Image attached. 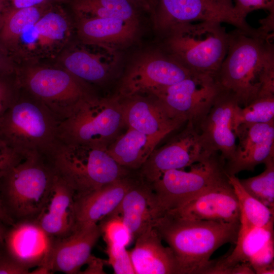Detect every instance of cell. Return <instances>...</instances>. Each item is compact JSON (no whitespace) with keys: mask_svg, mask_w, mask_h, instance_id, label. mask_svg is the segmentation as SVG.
<instances>
[{"mask_svg":"<svg viewBox=\"0 0 274 274\" xmlns=\"http://www.w3.org/2000/svg\"><path fill=\"white\" fill-rule=\"evenodd\" d=\"M228 33L226 55L216 75L221 90L245 106L259 94H274L273 36L235 28Z\"/></svg>","mask_w":274,"mask_h":274,"instance_id":"1","label":"cell"},{"mask_svg":"<svg viewBox=\"0 0 274 274\" xmlns=\"http://www.w3.org/2000/svg\"><path fill=\"white\" fill-rule=\"evenodd\" d=\"M240 222L223 223L185 219L165 212L154 228L172 249L180 274L208 273L213 253L222 245L235 244Z\"/></svg>","mask_w":274,"mask_h":274,"instance_id":"2","label":"cell"},{"mask_svg":"<svg viewBox=\"0 0 274 274\" xmlns=\"http://www.w3.org/2000/svg\"><path fill=\"white\" fill-rule=\"evenodd\" d=\"M60 121L40 101L20 87L0 117V139L23 157H44L58 143Z\"/></svg>","mask_w":274,"mask_h":274,"instance_id":"3","label":"cell"},{"mask_svg":"<svg viewBox=\"0 0 274 274\" xmlns=\"http://www.w3.org/2000/svg\"><path fill=\"white\" fill-rule=\"evenodd\" d=\"M160 49L192 73L216 75L226 55L228 33L221 23L188 22L159 34Z\"/></svg>","mask_w":274,"mask_h":274,"instance_id":"4","label":"cell"},{"mask_svg":"<svg viewBox=\"0 0 274 274\" xmlns=\"http://www.w3.org/2000/svg\"><path fill=\"white\" fill-rule=\"evenodd\" d=\"M44 158L55 174L74 191L87 193L131 174L108 153L107 148L58 142Z\"/></svg>","mask_w":274,"mask_h":274,"instance_id":"5","label":"cell"},{"mask_svg":"<svg viewBox=\"0 0 274 274\" xmlns=\"http://www.w3.org/2000/svg\"><path fill=\"white\" fill-rule=\"evenodd\" d=\"M19 86L43 103L60 121L82 100L96 95L91 84L50 62L16 63Z\"/></svg>","mask_w":274,"mask_h":274,"instance_id":"6","label":"cell"},{"mask_svg":"<svg viewBox=\"0 0 274 274\" xmlns=\"http://www.w3.org/2000/svg\"><path fill=\"white\" fill-rule=\"evenodd\" d=\"M120 97L84 99L58 127L59 142L107 148L124 125Z\"/></svg>","mask_w":274,"mask_h":274,"instance_id":"7","label":"cell"},{"mask_svg":"<svg viewBox=\"0 0 274 274\" xmlns=\"http://www.w3.org/2000/svg\"><path fill=\"white\" fill-rule=\"evenodd\" d=\"M55 174L39 155L24 157L1 179L6 203L19 218L39 215L45 207Z\"/></svg>","mask_w":274,"mask_h":274,"instance_id":"8","label":"cell"},{"mask_svg":"<svg viewBox=\"0 0 274 274\" xmlns=\"http://www.w3.org/2000/svg\"><path fill=\"white\" fill-rule=\"evenodd\" d=\"M224 159L216 153L185 169L168 170L150 184L157 218L228 180Z\"/></svg>","mask_w":274,"mask_h":274,"instance_id":"9","label":"cell"},{"mask_svg":"<svg viewBox=\"0 0 274 274\" xmlns=\"http://www.w3.org/2000/svg\"><path fill=\"white\" fill-rule=\"evenodd\" d=\"M75 40L71 11L65 5H54L25 29L12 59L16 63L51 62Z\"/></svg>","mask_w":274,"mask_h":274,"instance_id":"10","label":"cell"},{"mask_svg":"<svg viewBox=\"0 0 274 274\" xmlns=\"http://www.w3.org/2000/svg\"><path fill=\"white\" fill-rule=\"evenodd\" d=\"M220 91L215 76L192 73L175 84L149 94L161 102L171 117L183 123L191 122L197 128Z\"/></svg>","mask_w":274,"mask_h":274,"instance_id":"11","label":"cell"},{"mask_svg":"<svg viewBox=\"0 0 274 274\" xmlns=\"http://www.w3.org/2000/svg\"><path fill=\"white\" fill-rule=\"evenodd\" d=\"M151 17L158 34L173 25L195 21L224 22L249 33L256 31L237 12L233 0H156Z\"/></svg>","mask_w":274,"mask_h":274,"instance_id":"12","label":"cell"},{"mask_svg":"<svg viewBox=\"0 0 274 274\" xmlns=\"http://www.w3.org/2000/svg\"><path fill=\"white\" fill-rule=\"evenodd\" d=\"M192 73L162 49L142 53L132 60L119 85L122 97H128L175 84Z\"/></svg>","mask_w":274,"mask_h":274,"instance_id":"13","label":"cell"},{"mask_svg":"<svg viewBox=\"0 0 274 274\" xmlns=\"http://www.w3.org/2000/svg\"><path fill=\"white\" fill-rule=\"evenodd\" d=\"M217 153V152H216ZM206 146L198 130L191 122L164 146L154 149L139 169V176L151 184L163 173L184 169L214 153Z\"/></svg>","mask_w":274,"mask_h":274,"instance_id":"14","label":"cell"},{"mask_svg":"<svg viewBox=\"0 0 274 274\" xmlns=\"http://www.w3.org/2000/svg\"><path fill=\"white\" fill-rule=\"evenodd\" d=\"M166 212L185 219L223 223L240 222L241 218L239 204L228 179Z\"/></svg>","mask_w":274,"mask_h":274,"instance_id":"15","label":"cell"},{"mask_svg":"<svg viewBox=\"0 0 274 274\" xmlns=\"http://www.w3.org/2000/svg\"><path fill=\"white\" fill-rule=\"evenodd\" d=\"M118 61L116 51L99 47L97 52L92 51L75 40L50 63L91 85L107 81L116 69Z\"/></svg>","mask_w":274,"mask_h":274,"instance_id":"16","label":"cell"},{"mask_svg":"<svg viewBox=\"0 0 274 274\" xmlns=\"http://www.w3.org/2000/svg\"><path fill=\"white\" fill-rule=\"evenodd\" d=\"M235 132L238 143L232 157L225 165L227 175L254 170L256 166L273 157L274 121L241 124Z\"/></svg>","mask_w":274,"mask_h":274,"instance_id":"17","label":"cell"},{"mask_svg":"<svg viewBox=\"0 0 274 274\" xmlns=\"http://www.w3.org/2000/svg\"><path fill=\"white\" fill-rule=\"evenodd\" d=\"M4 239L6 253L19 264L28 270L46 266L51 270L49 263L54 238L37 221L15 225Z\"/></svg>","mask_w":274,"mask_h":274,"instance_id":"18","label":"cell"},{"mask_svg":"<svg viewBox=\"0 0 274 274\" xmlns=\"http://www.w3.org/2000/svg\"><path fill=\"white\" fill-rule=\"evenodd\" d=\"M237 104L233 94L221 89L197 127L207 148L212 152L219 153L224 160H228L232 157L236 146L237 138L232 119Z\"/></svg>","mask_w":274,"mask_h":274,"instance_id":"19","label":"cell"},{"mask_svg":"<svg viewBox=\"0 0 274 274\" xmlns=\"http://www.w3.org/2000/svg\"><path fill=\"white\" fill-rule=\"evenodd\" d=\"M71 12L75 21L76 41L83 45L117 51L129 45L137 38L139 23L114 18L89 17Z\"/></svg>","mask_w":274,"mask_h":274,"instance_id":"20","label":"cell"},{"mask_svg":"<svg viewBox=\"0 0 274 274\" xmlns=\"http://www.w3.org/2000/svg\"><path fill=\"white\" fill-rule=\"evenodd\" d=\"M150 95H136L120 100L124 123L128 128L162 140L184 123L171 117L161 102Z\"/></svg>","mask_w":274,"mask_h":274,"instance_id":"21","label":"cell"},{"mask_svg":"<svg viewBox=\"0 0 274 274\" xmlns=\"http://www.w3.org/2000/svg\"><path fill=\"white\" fill-rule=\"evenodd\" d=\"M135 177L130 174L98 189L75 196V230L97 224L110 214L119 205Z\"/></svg>","mask_w":274,"mask_h":274,"instance_id":"22","label":"cell"},{"mask_svg":"<svg viewBox=\"0 0 274 274\" xmlns=\"http://www.w3.org/2000/svg\"><path fill=\"white\" fill-rule=\"evenodd\" d=\"M100 236L97 224L76 229L66 236L54 239L49 263L51 271L79 273Z\"/></svg>","mask_w":274,"mask_h":274,"instance_id":"23","label":"cell"},{"mask_svg":"<svg viewBox=\"0 0 274 274\" xmlns=\"http://www.w3.org/2000/svg\"><path fill=\"white\" fill-rule=\"evenodd\" d=\"M111 214L121 217L134 239L152 227L157 215L150 184L144 181L138 175L119 205Z\"/></svg>","mask_w":274,"mask_h":274,"instance_id":"24","label":"cell"},{"mask_svg":"<svg viewBox=\"0 0 274 274\" xmlns=\"http://www.w3.org/2000/svg\"><path fill=\"white\" fill-rule=\"evenodd\" d=\"M75 192L55 175L48 201L37 221L53 238H61L75 230Z\"/></svg>","mask_w":274,"mask_h":274,"instance_id":"25","label":"cell"},{"mask_svg":"<svg viewBox=\"0 0 274 274\" xmlns=\"http://www.w3.org/2000/svg\"><path fill=\"white\" fill-rule=\"evenodd\" d=\"M162 241L153 227L135 239L129 252L135 274H180L172 249Z\"/></svg>","mask_w":274,"mask_h":274,"instance_id":"26","label":"cell"},{"mask_svg":"<svg viewBox=\"0 0 274 274\" xmlns=\"http://www.w3.org/2000/svg\"><path fill=\"white\" fill-rule=\"evenodd\" d=\"M272 239L273 227L253 226L241 213L240 226L235 247L222 259L215 261L209 273H231L233 267L242 263H249Z\"/></svg>","mask_w":274,"mask_h":274,"instance_id":"27","label":"cell"},{"mask_svg":"<svg viewBox=\"0 0 274 274\" xmlns=\"http://www.w3.org/2000/svg\"><path fill=\"white\" fill-rule=\"evenodd\" d=\"M161 141L128 128L108 146L107 151L121 166L128 169H139Z\"/></svg>","mask_w":274,"mask_h":274,"instance_id":"28","label":"cell"},{"mask_svg":"<svg viewBox=\"0 0 274 274\" xmlns=\"http://www.w3.org/2000/svg\"><path fill=\"white\" fill-rule=\"evenodd\" d=\"M53 5L24 8L8 6L0 14V52L12 59L25 29L37 21Z\"/></svg>","mask_w":274,"mask_h":274,"instance_id":"29","label":"cell"},{"mask_svg":"<svg viewBox=\"0 0 274 274\" xmlns=\"http://www.w3.org/2000/svg\"><path fill=\"white\" fill-rule=\"evenodd\" d=\"M227 175L237 197L241 213L248 221L256 227H273V211L251 195L235 175Z\"/></svg>","mask_w":274,"mask_h":274,"instance_id":"30","label":"cell"},{"mask_svg":"<svg viewBox=\"0 0 274 274\" xmlns=\"http://www.w3.org/2000/svg\"><path fill=\"white\" fill-rule=\"evenodd\" d=\"M272 121H274V94H260L246 106L242 107L238 104L235 106L232 125L235 131L241 124Z\"/></svg>","mask_w":274,"mask_h":274,"instance_id":"31","label":"cell"},{"mask_svg":"<svg viewBox=\"0 0 274 274\" xmlns=\"http://www.w3.org/2000/svg\"><path fill=\"white\" fill-rule=\"evenodd\" d=\"M264 163L265 168L260 174L239 180L242 185L251 195L273 211V157L268 158Z\"/></svg>","mask_w":274,"mask_h":274,"instance_id":"32","label":"cell"},{"mask_svg":"<svg viewBox=\"0 0 274 274\" xmlns=\"http://www.w3.org/2000/svg\"><path fill=\"white\" fill-rule=\"evenodd\" d=\"M98 225L107 247H126L133 239L129 229L117 215H109Z\"/></svg>","mask_w":274,"mask_h":274,"instance_id":"33","label":"cell"},{"mask_svg":"<svg viewBox=\"0 0 274 274\" xmlns=\"http://www.w3.org/2000/svg\"><path fill=\"white\" fill-rule=\"evenodd\" d=\"M115 14L119 19L139 23L142 11L130 0H88Z\"/></svg>","mask_w":274,"mask_h":274,"instance_id":"34","label":"cell"},{"mask_svg":"<svg viewBox=\"0 0 274 274\" xmlns=\"http://www.w3.org/2000/svg\"><path fill=\"white\" fill-rule=\"evenodd\" d=\"M108 259L105 262L113 268L115 274H135L129 253L124 247H107Z\"/></svg>","mask_w":274,"mask_h":274,"instance_id":"35","label":"cell"},{"mask_svg":"<svg viewBox=\"0 0 274 274\" xmlns=\"http://www.w3.org/2000/svg\"><path fill=\"white\" fill-rule=\"evenodd\" d=\"M19 89L15 73L0 75V117L11 106Z\"/></svg>","mask_w":274,"mask_h":274,"instance_id":"36","label":"cell"},{"mask_svg":"<svg viewBox=\"0 0 274 274\" xmlns=\"http://www.w3.org/2000/svg\"><path fill=\"white\" fill-rule=\"evenodd\" d=\"M233 3L236 11L244 19L250 12L259 9L274 12V0H233Z\"/></svg>","mask_w":274,"mask_h":274,"instance_id":"37","label":"cell"},{"mask_svg":"<svg viewBox=\"0 0 274 274\" xmlns=\"http://www.w3.org/2000/svg\"><path fill=\"white\" fill-rule=\"evenodd\" d=\"M24 157L0 139V180L12 167Z\"/></svg>","mask_w":274,"mask_h":274,"instance_id":"38","label":"cell"},{"mask_svg":"<svg viewBox=\"0 0 274 274\" xmlns=\"http://www.w3.org/2000/svg\"><path fill=\"white\" fill-rule=\"evenodd\" d=\"M28 269L23 267L12 259L6 253L0 254V274H28Z\"/></svg>","mask_w":274,"mask_h":274,"instance_id":"39","label":"cell"},{"mask_svg":"<svg viewBox=\"0 0 274 274\" xmlns=\"http://www.w3.org/2000/svg\"><path fill=\"white\" fill-rule=\"evenodd\" d=\"M8 6L15 8H24L44 5H66L68 0H6Z\"/></svg>","mask_w":274,"mask_h":274,"instance_id":"40","label":"cell"},{"mask_svg":"<svg viewBox=\"0 0 274 274\" xmlns=\"http://www.w3.org/2000/svg\"><path fill=\"white\" fill-rule=\"evenodd\" d=\"M16 63L10 57L0 52V75L15 73Z\"/></svg>","mask_w":274,"mask_h":274,"instance_id":"41","label":"cell"},{"mask_svg":"<svg viewBox=\"0 0 274 274\" xmlns=\"http://www.w3.org/2000/svg\"><path fill=\"white\" fill-rule=\"evenodd\" d=\"M105 261L91 256L87 264V268L82 272L83 273H104L103 265Z\"/></svg>","mask_w":274,"mask_h":274,"instance_id":"42","label":"cell"},{"mask_svg":"<svg viewBox=\"0 0 274 274\" xmlns=\"http://www.w3.org/2000/svg\"><path fill=\"white\" fill-rule=\"evenodd\" d=\"M135 4L142 11L153 14L156 0H130Z\"/></svg>","mask_w":274,"mask_h":274,"instance_id":"43","label":"cell"},{"mask_svg":"<svg viewBox=\"0 0 274 274\" xmlns=\"http://www.w3.org/2000/svg\"><path fill=\"white\" fill-rule=\"evenodd\" d=\"M11 220V218L7 212L2 201L0 200V221L9 222Z\"/></svg>","mask_w":274,"mask_h":274,"instance_id":"44","label":"cell"},{"mask_svg":"<svg viewBox=\"0 0 274 274\" xmlns=\"http://www.w3.org/2000/svg\"><path fill=\"white\" fill-rule=\"evenodd\" d=\"M8 6L6 0H0V14Z\"/></svg>","mask_w":274,"mask_h":274,"instance_id":"45","label":"cell"},{"mask_svg":"<svg viewBox=\"0 0 274 274\" xmlns=\"http://www.w3.org/2000/svg\"><path fill=\"white\" fill-rule=\"evenodd\" d=\"M5 231L3 229V228L2 227V226L0 225V238L2 240L4 239V237L5 235Z\"/></svg>","mask_w":274,"mask_h":274,"instance_id":"46","label":"cell"},{"mask_svg":"<svg viewBox=\"0 0 274 274\" xmlns=\"http://www.w3.org/2000/svg\"><path fill=\"white\" fill-rule=\"evenodd\" d=\"M2 239L0 238V241H1Z\"/></svg>","mask_w":274,"mask_h":274,"instance_id":"47","label":"cell"}]
</instances>
